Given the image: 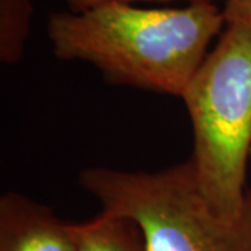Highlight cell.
Masks as SVG:
<instances>
[{"label": "cell", "mask_w": 251, "mask_h": 251, "mask_svg": "<svg viewBox=\"0 0 251 251\" xmlns=\"http://www.w3.org/2000/svg\"><path fill=\"white\" fill-rule=\"evenodd\" d=\"M0 251H77L72 222L17 191L0 197Z\"/></svg>", "instance_id": "4"}, {"label": "cell", "mask_w": 251, "mask_h": 251, "mask_svg": "<svg viewBox=\"0 0 251 251\" xmlns=\"http://www.w3.org/2000/svg\"><path fill=\"white\" fill-rule=\"evenodd\" d=\"M250 171H251V158H250Z\"/></svg>", "instance_id": "9"}, {"label": "cell", "mask_w": 251, "mask_h": 251, "mask_svg": "<svg viewBox=\"0 0 251 251\" xmlns=\"http://www.w3.org/2000/svg\"><path fill=\"white\" fill-rule=\"evenodd\" d=\"M224 16L227 23H239L251 27V0H225Z\"/></svg>", "instance_id": "7"}, {"label": "cell", "mask_w": 251, "mask_h": 251, "mask_svg": "<svg viewBox=\"0 0 251 251\" xmlns=\"http://www.w3.org/2000/svg\"><path fill=\"white\" fill-rule=\"evenodd\" d=\"M225 25L214 1L177 9L110 3L53 13L46 34L62 60L88 63L116 85L180 98Z\"/></svg>", "instance_id": "1"}, {"label": "cell", "mask_w": 251, "mask_h": 251, "mask_svg": "<svg viewBox=\"0 0 251 251\" xmlns=\"http://www.w3.org/2000/svg\"><path fill=\"white\" fill-rule=\"evenodd\" d=\"M193 130L190 163L209 208L237 218L251 158V27L227 23L181 94Z\"/></svg>", "instance_id": "2"}, {"label": "cell", "mask_w": 251, "mask_h": 251, "mask_svg": "<svg viewBox=\"0 0 251 251\" xmlns=\"http://www.w3.org/2000/svg\"><path fill=\"white\" fill-rule=\"evenodd\" d=\"M135 1H175V0H64V3L69 6L72 11H85V10L99 7L103 4L110 3H127L133 4ZM187 3H196V1H214V0H184Z\"/></svg>", "instance_id": "8"}, {"label": "cell", "mask_w": 251, "mask_h": 251, "mask_svg": "<svg viewBox=\"0 0 251 251\" xmlns=\"http://www.w3.org/2000/svg\"><path fill=\"white\" fill-rule=\"evenodd\" d=\"M34 7L31 0H0V62L16 64L25 52Z\"/></svg>", "instance_id": "6"}, {"label": "cell", "mask_w": 251, "mask_h": 251, "mask_svg": "<svg viewBox=\"0 0 251 251\" xmlns=\"http://www.w3.org/2000/svg\"><path fill=\"white\" fill-rule=\"evenodd\" d=\"M77 251H147L140 226L127 216L100 211L90 221L73 224Z\"/></svg>", "instance_id": "5"}, {"label": "cell", "mask_w": 251, "mask_h": 251, "mask_svg": "<svg viewBox=\"0 0 251 251\" xmlns=\"http://www.w3.org/2000/svg\"><path fill=\"white\" fill-rule=\"evenodd\" d=\"M78 181L102 211L140 226L147 251H251V188L237 218L218 215L202 197L190 161L158 172L91 166Z\"/></svg>", "instance_id": "3"}]
</instances>
